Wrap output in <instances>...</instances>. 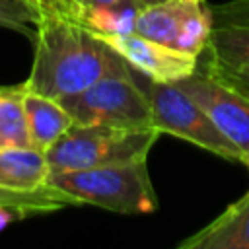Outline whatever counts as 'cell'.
<instances>
[{
  "label": "cell",
  "instance_id": "6da1fadb",
  "mask_svg": "<svg viewBox=\"0 0 249 249\" xmlns=\"http://www.w3.org/2000/svg\"><path fill=\"white\" fill-rule=\"evenodd\" d=\"M130 72L128 62L101 37L68 16H41L35 56L25 88L53 99L76 95L109 74Z\"/></svg>",
  "mask_w": 249,
  "mask_h": 249
},
{
  "label": "cell",
  "instance_id": "7a4b0ae2",
  "mask_svg": "<svg viewBox=\"0 0 249 249\" xmlns=\"http://www.w3.org/2000/svg\"><path fill=\"white\" fill-rule=\"evenodd\" d=\"M161 132L156 126L128 128L74 123L47 152L51 173L144 161Z\"/></svg>",
  "mask_w": 249,
  "mask_h": 249
},
{
  "label": "cell",
  "instance_id": "3957f363",
  "mask_svg": "<svg viewBox=\"0 0 249 249\" xmlns=\"http://www.w3.org/2000/svg\"><path fill=\"white\" fill-rule=\"evenodd\" d=\"M47 183L74 196L80 204H93L117 214H150L158 208L146 160L78 171H58L51 173Z\"/></svg>",
  "mask_w": 249,
  "mask_h": 249
},
{
  "label": "cell",
  "instance_id": "277c9868",
  "mask_svg": "<svg viewBox=\"0 0 249 249\" xmlns=\"http://www.w3.org/2000/svg\"><path fill=\"white\" fill-rule=\"evenodd\" d=\"M58 101L78 124H113L128 128L154 126L148 95L130 72L109 74L88 89Z\"/></svg>",
  "mask_w": 249,
  "mask_h": 249
},
{
  "label": "cell",
  "instance_id": "5b68a950",
  "mask_svg": "<svg viewBox=\"0 0 249 249\" xmlns=\"http://www.w3.org/2000/svg\"><path fill=\"white\" fill-rule=\"evenodd\" d=\"M152 107L154 126L160 132L173 134L187 142H193L224 160L243 161L241 150L220 132L212 119L202 111V107L191 99L181 88L167 82H154L148 78L144 86Z\"/></svg>",
  "mask_w": 249,
  "mask_h": 249
},
{
  "label": "cell",
  "instance_id": "8992f818",
  "mask_svg": "<svg viewBox=\"0 0 249 249\" xmlns=\"http://www.w3.org/2000/svg\"><path fill=\"white\" fill-rule=\"evenodd\" d=\"M134 33L200 56L210 35V12L204 0H163L138 10Z\"/></svg>",
  "mask_w": 249,
  "mask_h": 249
},
{
  "label": "cell",
  "instance_id": "52a82bcc",
  "mask_svg": "<svg viewBox=\"0 0 249 249\" xmlns=\"http://www.w3.org/2000/svg\"><path fill=\"white\" fill-rule=\"evenodd\" d=\"M175 86L202 107L220 132L241 150L243 158L249 154V99L245 95L198 68L191 76L177 80Z\"/></svg>",
  "mask_w": 249,
  "mask_h": 249
},
{
  "label": "cell",
  "instance_id": "ba28073f",
  "mask_svg": "<svg viewBox=\"0 0 249 249\" xmlns=\"http://www.w3.org/2000/svg\"><path fill=\"white\" fill-rule=\"evenodd\" d=\"M101 39L109 43L128 62V66L136 68L140 74H144L154 82L175 84L177 80L191 76L198 68V56L152 41L138 33L101 37Z\"/></svg>",
  "mask_w": 249,
  "mask_h": 249
},
{
  "label": "cell",
  "instance_id": "9c48e42d",
  "mask_svg": "<svg viewBox=\"0 0 249 249\" xmlns=\"http://www.w3.org/2000/svg\"><path fill=\"white\" fill-rule=\"evenodd\" d=\"M208 12L210 35L204 62L222 68L249 66V0L208 6Z\"/></svg>",
  "mask_w": 249,
  "mask_h": 249
},
{
  "label": "cell",
  "instance_id": "30bf717a",
  "mask_svg": "<svg viewBox=\"0 0 249 249\" xmlns=\"http://www.w3.org/2000/svg\"><path fill=\"white\" fill-rule=\"evenodd\" d=\"M179 249H249V193L183 239Z\"/></svg>",
  "mask_w": 249,
  "mask_h": 249
},
{
  "label": "cell",
  "instance_id": "8fae6325",
  "mask_svg": "<svg viewBox=\"0 0 249 249\" xmlns=\"http://www.w3.org/2000/svg\"><path fill=\"white\" fill-rule=\"evenodd\" d=\"M23 113L29 142L39 152H47L72 124V115L62 107L58 99L31 91L23 86Z\"/></svg>",
  "mask_w": 249,
  "mask_h": 249
},
{
  "label": "cell",
  "instance_id": "7c38bea8",
  "mask_svg": "<svg viewBox=\"0 0 249 249\" xmlns=\"http://www.w3.org/2000/svg\"><path fill=\"white\" fill-rule=\"evenodd\" d=\"M51 175L49 161L43 152L33 146L0 148V185L19 191H35L47 183Z\"/></svg>",
  "mask_w": 249,
  "mask_h": 249
},
{
  "label": "cell",
  "instance_id": "4fadbf2b",
  "mask_svg": "<svg viewBox=\"0 0 249 249\" xmlns=\"http://www.w3.org/2000/svg\"><path fill=\"white\" fill-rule=\"evenodd\" d=\"M76 204L80 206V202L74 196H70L51 185H45L35 191H19V189H10V187L0 185V206L21 212L23 216L54 212L64 206H76Z\"/></svg>",
  "mask_w": 249,
  "mask_h": 249
},
{
  "label": "cell",
  "instance_id": "5bb4252c",
  "mask_svg": "<svg viewBox=\"0 0 249 249\" xmlns=\"http://www.w3.org/2000/svg\"><path fill=\"white\" fill-rule=\"evenodd\" d=\"M21 97L23 86L0 88V148L31 146Z\"/></svg>",
  "mask_w": 249,
  "mask_h": 249
},
{
  "label": "cell",
  "instance_id": "9a60e30c",
  "mask_svg": "<svg viewBox=\"0 0 249 249\" xmlns=\"http://www.w3.org/2000/svg\"><path fill=\"white\" fill-rule=\"evenodd\" d=\"M140 8H82L78 21L97 37L134 33V19Z\"/></svg>",
  "mask_w": 249,
  "mask_h": 249
},
{
  "label": "cell",
  "instance_id": "2e32d148",
  "mask_svg": "<svg viewBox=\"0 0 249 249\" xmlns=\"http://www.w3.org/2000/svg\"><path fill=\"white\" fill-rule=\"evenodd\" d=\"M41 12L27 0H0V27L18 31L25 37H35Z\"/></svg>",
  "mask_w": 249,
  "mask_h": 249
},
{
  "label": "cell",
  "instance_id": "e0dca14e",
  "mask_svg": "<svg viewBox=\"0 0 249 249\" xmlns=\"http://www.w3.org/2000/svg\"><path fill=\"white\" fill-rule=\"evenodd\" d=\"M27 2H31L41 12V16L58 14V16H68L74 19L80 18V8L72 0H27Z\"/></svg>",
  "mask_w": 249,
  "mask_h": 249
},
{
  "label": "cell",
  "instance_id": "ac0fdd59",
  "mask_svg": "<svg viewBox=\"0 0 249 249\" xmlns=\"http://www.w3.org/2000/svg\"><path fill=\"white\" fill-rule=\"evenodd\" d=\"M202 72H206V74L212 76L214 80L222 82L224 86H228V88L239 91L241 95H245V97L249 99V82H247V80H241V78H237V76H233V74H230V72H226V70H222V68L208 66V64H202Z\"/></svg>",
  "mask_w": 249,
  "mask_h": 249
},
{
  "label": "cell",
  "instance_id": "d6986e66",
  "mask_svg": "<svg viewBox=\"0 0 249 249\" xmlns=\"http://www.w3.org/2000/svg\"><path fill=\"white\" fill-rule=\"evenodd\" d=\"M82 8H140L136 0H82Z\"/></svg>",
  "mask_w": 249,
  "mask_h": 249
},
{
  "label": "cell",
  "instance_id": "ffe728a7",
  "mask_svg": "<svg viewBox=\"0 0 249 249\" xmlns=\"http://www.w3.org/2000/svg\"><path fill=\"white\" fill-rule=\"evenodd\" d=\"M204 64H208V62H204ZM208 66H214V64H208ZM216 68H222V66H216ZM222 70H226V72H230V74H233V76H237V78L249 82V66H241V68H222Z\"/></svg>",
  "mask_w": 249,
  "mask_h": 249
},
{
  "label": "cell",
  "instance_id": "44dd1931",
  "mask_svg": "<svg viewBox=\"0 0 249 249\" xmlns=\"http://www.w3.org/2000/svg\"><path fill=\"white\" fill-rule=\"evenodd\" d=\"M136 2H138L140 8H144V6H152V4H158V2H163V0H136Z\"/></svg>",
  "mask_w": 249,
  "mask_h": 249
},
{
  "label": "cell",
  "instance_id": "7402d4cb",
  "mask_svg": "<svg viewBox=\"0 0 249 249\" xmlns=\"http://www.w3.org/2000/svg\"><path fill=\"white\" fill-rule=\"evenodd\" d=\"M243 163H245V165H247V169H249V154L243 158Z\"/></svg>",
  "mask_w": 249,
  "mask_h": 249
},
{
  "label": "cell",
  "instance_id": "603a6c76",
  "mask_svg": "<svg viewBox=\"0 0 249 249\" xmlns=\"http://www.w3.org/2000/svg\"><path fill=\"white\" fill-rule=\"evenodd\" d=\"M72 2H74V4L80 8V12H82V0H72Z\"/></svg>",
  "mask_w": 249,
  "mask_h": 249
}]
</instances>
